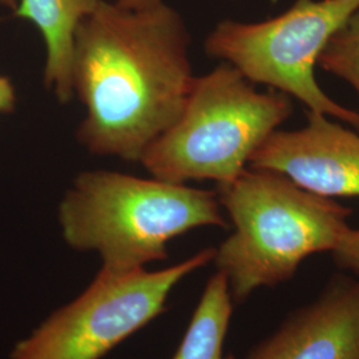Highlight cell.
Here are the masks:
<instances>
[{"label": "cell", "mask_w": 359, "mask_h": 359, "mask_svg": "<svg viewBox=\"0 0 359 359\" xmlns=\"http://www.w3.org/2000/svg\"><path fill=\"white\" fill-rule=\"evenodd\" d=\"M189 51L188 27L165 1L128 8L102 0L74 40L72 90L86 109L79 144L139 163L187 103L196 79Z\"/></svg>", "instance_id": "6da1fadb"}, {"label": "cell", "mask_w": 359, "mask_h": 359, "mask_svg": "<svg viewBox=\"0 0 359 359\" xmlns=\"http://www.w3.org/2000/svg\"><path fill=\"white\" fill-rule=\"evenodd\" d=\"M57 219L65 244L96 253L100 269L126 273L168 258V245L188 231L228 228L217 192L115 170L77 175Z\"/></svg>", "instance_id": "7a4b0ae2"}, {"label": "cell", "mask_w": 359, "mask_h": 359, "mask_svg": "<svg viewBox=\"0 0 359 359\" xmlns=\"http://www.w3.org/2000/svg\"><path fill=\"white\" fill-rule=\"evenodd\" d=\"M217 187L233 231L215 249L213 262L234 304L292 280L309 257L333 253L350 228L351 209L271 170L246 168Z\"/></svg>", "instance_id": "3957f363"}, {"label": "cell", "mask_w": 359, "mask_h": 359, "mask_svg": "<svg viewBox=\"0 0 359 359\" xmlns=\"http://www.w3.org/2000/svg\"><path fill=\"white\" fill-rule=\"evenodd\" d=\"M293 114L292 97L258 92L222 63L196 77L179 117L144 152L140 164L156 179L228 184Z\"/></svg>", "instance_id": "277c9868"}, {"label": "cell", "mask_w": 359, "mask_h": 359, "mask_svg": "<svg viewBox=\"0 0 359 359\" xmlns=\"http://www.w3.org/2000/svg\"><path fill=\"white\" fill-rule=\"evenodd\" d=\"M357 11L359 0H295L285 13L262 22H219L204 47L250 83L359 129V112L333 100L314 72L327 41Z\"/></svg>", "instance_id": "5b68a950"}, {"label": "cell", "mask_w": 359, "mask_h": 359, "mask_svg": "<svg viewBox=\"0 0 359 359\" xmlns=\"http://www.w3.org/2000/svg\"><path fill=\"white\" fill-rule=\"evenodd\" d=\"M206 248L164 269H100L81 294L13 347L11 359H102L163 314L173 289L213 262Z\"/></svg>", "instance_id": "8992f818"}, {"label": "cell", "mask_w": 359, "mask_h": 359, "mask_svg": "<svg viewBox=\"0 0 359 359\" xmlns=\"http://www.w3.org/2000/svg\"><path fill=\"white\" fill-rule=\"evenodd\" d=\"M308 124L271 133L249 167L280 173L323 197H359V135L310 112Z\"/></svg>", "instance_id": "52a82bcc"}, {"label": "cell", "mask_w": 359, "mask_h": 359, "mask_svg": "<svg viewBox=\"0 0 359 359\" xmlns=\"http://www.w3.org/2000/svg\"><path fill=\"white\" fill-rule=\"evenodd\" d=\"M246 359H359V280L333 277Z\"/></svg>", "instance_id": "ba28073f"}, {"label": "cell", "mask_w": 359, "mask_h": 359, "mask_svg": "<svg viewBox=\"0 0 359 359\" xmlns=\"http://www.w3.org/2000/svg\"><path fill=\"white\" fill-rule=\"evenodd\" d=\"M102 0H18L13 16L36 27L46 47L44 86L60 103L74 99L72 52L77 27Z\"/></svg>", "instance_id": "9c48e42d"}, {"label": "cell", "mask_w": 359, "mask_h": 359, "mask_svg": "<svg viewBox=\"0 0 359 359\" xmlns=\"http://www.w3.org/2000/svg\"><path fill=\"white\" fill-rule=\"evenodd\" d=\"M233 306L226 277L216 271L208 280L172 359H234L233 355L224 354Z\"/></svg>", "instance_id": "30bf717a"}, {"label": "cell", "mask_w": 359, "mask_h": 359, "mask_svg": "<svg viewBox=\"0 0 359 359\" xmlns=\"http://www.w3.org/2000/svg\"><path fill=\"white\" fill-rule=\"evenodd\" d=\"M318 67L346 81L359 96V11L327 41L318 59Z\"/></svg>", "instance_id": "8fae6325"}, {"label": "cell", "mask_w": 359, "mask_h": 359, "mask_svg": "<svg viewBox=\"0 0 359 359\" xmlns=\"http://www.w3.org/2000/svg\"><path fill=\"white\" fill-rule=\"evenodd\" d=\"M334 259L342 269L359 274V228H348L333 250Z\"/></svg>", "instance_id": "7c38bea8"}, {"label": "cell", "mask_w": 359, "mask_h": 359, "mask_svg": "<svg viewBox=\"0 0 359 359\" xmlns=\"http://www.w3.org/2000/svg\"><path fill=\"white\" fill-rule=\"evenodd\" d=\"M18 104V95L10 77L0 75V116L13 114Z\"/></svg>", "instance_id": "4fadbf2b"}, {"label": "cell", "mask_w": 359, "mask_h": 359, "mask_svg": "<svg viewBox=\"0 0 359 359\" xmlns=\"http://www.w3.org/2000/svg\"><path fill=\"white\" fill-rule=\"evenodd\" d=\"M120 6L128 8H145L163 3L164 0H116Z\"/></svg>", "instance_id": "5bb4252c"}, {"label": "cell", "mask_w": 359, "mask_h": 359, "mask_svg": "<svg viewBox=\"0 0 359 359\" xmlns=\"http://www.w3.org/2000/svg\"><path fill=\"white\" fill-rule=\"evenodd\" d=\"M16 3H18V0H0V6L8 8L11 11H13V8L16 7Z\"/></svg>", "instance_id": "9a60e30c"}]
</instances>
